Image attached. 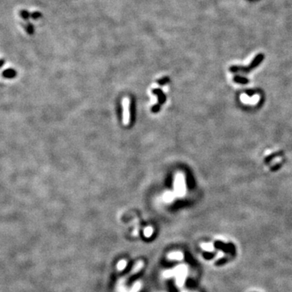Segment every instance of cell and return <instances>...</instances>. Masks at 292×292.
Segmentation results:
<instances>
[{
  "label": "cell",
  "instance_id": "obj_4",
  "mask_svg": "<svg viewBox=\"0 0 292 292\" xmlns=\"http://www.w3.org/2000/svg\"><path fill=\"white\" fill-rule=\"evenodd\" d=\"M3 76L6 77V78H12L15 76V72L13 70V69H8V70H6L3 72Z\"/></svg>",
  "mask_w": 292,
  "mask_h": 292
},
{
  "label": "cell",
  "instance_id": "obj_2",
  "mask_svg": "<svg viewBox=\"0 0 292 292\" xmlns=\"http://www.w3.org/2000/svg\"><path fill=\"white\" fill-rule=\"evenodd\" d=\"M123 122L124 125H128L130 122V100L128 98L123 99Z\"/></svg>",
  "mask_w": 292,
  "mask_h": 292
},
{
  "label": "cell",
  "instance_id": "obj_3",
  "mask_svg": "<svg viewBox=\"0 0 292 292\" xmlns=\"http://www.w3.org/2000/svg\"><path fill=\"white\" fill-rule=\"evenodd\" d=\"M234 81L235 83L238 84H247L249 82V80H247V78H244V77H242V76H236L234 77Z\"/></svg>",
  "mask_w": 292,
  "mask_h": 292
},
{
  "label": "cell",
  "instance_id": "obj_1",
  "mask_svg": "<svg viewBox=\"0 0 292 292\" xmlns=\"http://www.w3.org/2000/svg\"><path fill=\"white\" fill-rule=\"evenodd\" d=\"M263 59H264V55H263L262 54H258V55L256 56V58H255L254 59H253V61L249 64V66H247V67H238V66H233V67H231V68H230V71L231 72H235V73L240 72V73H244V74H246V73L250 72L252 69L256 68L258 65L260 64L262 61H263Z\"/></svg>",
  "mask_w": 292,
  "mask_h": 292
}]
</instances>
